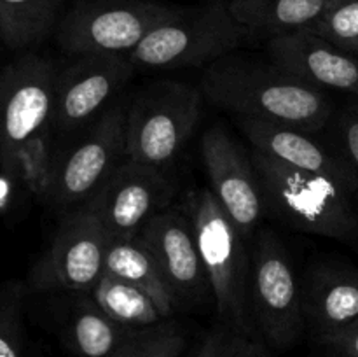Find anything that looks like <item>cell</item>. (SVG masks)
<instances>
[{
	"label": "cell",
	"instance_id": "obj_5",
	"mask_svg": "<svg viewBox=\"0 0 358 357\" xmlns=\"http://www.w3.org/2000/svg\"><path fill=\"white\" fill-rule=\"evenodd\" d=\"M248 30L231 14L227 2L213 0L180 9L157 24L128 55L136 70H178L212 65L229 56Z\"/></svg>",
	"mask_w": 358,
	"mask_h": 357
},
{
	"label": "cell",
	"instance_id": "obj_11",
	"mask_svg": "<svg viewBox=\"0 0 358 357\" xmlns=\"http://www.w3.org/2000/svg\"><path fill=\"white\" fill-rule=\"evenodd\" d=\"M173 196L175 186L166 170L126 158L86 205L110 240H129L154 216L170 209Z\"/></svg>",
	"mask_w": 358,
	"mask_h": 357
},
{
	"label": "cell",
	"instance_id": "obj_8",
	"mask_svg": "<svg viewBox=\"0 0 358 357\" xmlns=\"http://www.w3.org/2000/svg\"><path fill=\"white\" fill-rule=\"evenodd\" d=\"M126 111L128 105L114 102L70 149L52 158L41 196L49 206L69 212L84 205L126 160Z\"/></svg>",
	"mask_w": 358,
	"mask_h": 357
},
{
	"label": "cell",
	"instance_id": "obj_25",
	"mask_svg": "<svg viewBox=\"0 0 358 357\" xmlns=\"http://www.w3.org/2000/svg\"><path fill=\"white\" fill-rule=\"evenodd\" d=\"M310 30L358 55V0H329L320 20Z\"/></svg>",
	"mask_w": 358,
	"mask_h": 357
},
{
	"label": "cell",
	"instance_id": "obj_6",
	"mask_svg": "<svg viewBox=\"0 0 358 357\" xmlns=\"http://www.w3.org/2000/svg\"><path fill=\"white\" fill-rule=\"evenodd\" d=\"M248 307L255 336L269 349H292L306 331L294 261L271 230H259L250 244Z\"/></svg>",
	"mask_w": 358,
	"mask_h": 357
},
{
	"label": "cell",
	"instance_id": "obj_13",
	"mask_svg": "<svg viewBox=\"0 0 358 357\" xmlns=\"http://www.w3.org/2000/svg\"><path fill=\"white\" fill-rule=\"evenodd\" d=\"M128 56L84 55L59 70L52 132L70 135L96 121L135 74Z\"/></svg>",
	"mask_w": 358,
	"mask_h": 357
},
{
	"label": "cell",
	"instance_id": "obj_23",
	"mask_svg": "<svg viewBox=\"0 0 358 357\" xmlns=\"http://www.w3.org/2000/svg\"><path fill=\"white\" fill-rule=\"evenodd\" d=\"M185 345L187 336L182 326L166 318L156 326L138 329L108 357H180Z\"/></svg>",
	"mask_w": 358,
	"mask_h": 357
},
{
	"label": "cell",
	"instance_id": "obj_21",
	"mask_svg": "<svg viewBox=\"0 0 358 357\" xmlns=\"http://www.w3.org/2000/svg\"><path fill=\"white\" fill-rule=\"evenodd\" d=\"M63 0H0V37L13 51L41 44L55 28Z\"/></svg>",
	"mask_w": 358,
	"mask_h": 357
},
{
	"label": "cell",
	"instance_id": "obj_16",
	"mask_svg": "<svg viewBox=\"0 0 358 357\" xmlns=\"http://www.w3.org/2000/svg\"><path fill=\"white\" fill-rule=\"evenodd\" d=\"M271 63L310 86L358 94V58L310 28L276 35L269 41Z\"/></svg>",
	"mask_w": 358,
	"mask_h": 357
},
{
	"label": "cell",
	"instance_id": "obj_22",
	"mask_svg": "<svg viewBox=\"0 0 358 357\" xmlns=\"http://www.w3.org/2000/svg\"><path fill=\"white\" fill-rule=\"evenodd\" d=\"M90 294L108 317L129 329L150 328L166 321L149 294L105 273Z\"/></svg>",
	"mask_w": 358,
	"mask_h": 357
},
{
	"label": "cell",
	"instance_id": "obj_26",
	"mask_svg": "<svg viewBox=\"0 0 358 357\" xmlns=\"http://www.w3.org/2000/svg\"><path fill=\"white\" fill-rule=\"evenodd\" d=\"M336 132V149L345 156L358 175V104L348 105L332 121Z\"/></svg>",
	"mask_w": 358,
	"mask_h": 357
},
{
	"label": "cell",
	"instance_id": "obj_4",
	"mask_svg": "<svg viewBox=\"0 0 358 357\" xmlns=\"http://www.w3.org/2000/svg\"><path fill=\"white\" fill-rule=\"evenodd\" d=\"M268 216L315 237L352 241L358 237L355 195L318 175L278 163L250 149Z\"/></svg>",
	"mask_w": 358,
	"mask_h": 357
},
{
	"label": "cell",
	"instance_id": "obj_3",
	"mask_svg": "<svg viewBox=\"0 0 358 357\" xmlns=\"http://www.w3.org/2000/svg\"><path fill=\"white\" fill-rule=\"evenodd\" d=\"M182 210L192 223L220 322L231 331L257 338L248 307L250 241L208 188L189 192Z\"/></svg>",
	"mask_w": 358,
	"mask_h": 357
},
{
	"label": "cell",
	"instance_id": "obj_31",
	"mask_svg": "<svg viewBox=\"0 0 358 357\" xmlns=\"http://www.w3.org/2000/svg\"><path fill=\"white\" fill-rule=\"evenodd\" d=\"M0 44H2V37H0Z\"/></svg>",
	"mask_w": 358,
	"mask_h": 357
},
{
	"label": "cell",
	"instance_id": "obj_14",
	"mask_svg": "<svg viewBox=\"0 0 358 357\" xmlns=\"http://www.w3.org/2000/svg\"><path fill=\"white\" fill-rule=\"evenodd\" d=\"M236 122L252 149L287 167L327 178L357 195V172L336 146H327L315 133L259 119L236 118Z\"/></svg>",
	"mask_w": 358,
	"mask_h": 357
},
{
	"label": "cell",
	"instance_id": "obj_18",
	"mask_svg": "<svg viewBox=\"0 0 358 357\" xmlns=\"http://www.w3.org/2000/svg\"><path fill=\"white\" fill-rule=\"evenodd\" d=\"M73 296L62 326V338L73 356L108 357L138 331L108 317L90 293H73Z\"/></svg>",
	"mask_w": 358,
	"mask_h": 357
},
{
	"label": "cell",
	"instance_id": "obj_19",
	"mask_svg": "<svg viewBox=\"0 0 358 357\" xmlns=\"http://www.w3.org/2000/svg\"><path fill=\"white\" fill-rule=\"evenodd\" d=\"M103 273L142 289L152 298L164 318H171L177 307L173 293L156 258L140 240V237L129 240H112L105 255Z\"/></svg>",
	"mask_w": 358,
	"mask_h": 357
},
{
	"label": "cell",
	"instance_id": "obj_12",
	"mask_svg": "<svg viewBox=\"0 0 358 357\" xmlns=\"http://www.w3.org/2000/svg\"><path fill=\"white\" fill-rule=\"evenodd\" d=\"M201 158L208 189L252 244L261 223L268 217V206L250 150L224 126L213 125L201 136Z\"/></svg>",
	"mask_w": 358,
	"mask_h": 357
},
{
	"label": "cell",
	"instance_id": "obj_29",
	"mask_svg": "<svg viewBox=\"0 0 358 357\" xmlns=\"http://www.w3.org/2000/svg\"><path fill=\"white\" fill-rule=\"evenodd\" d=\"M229 331L231 329L224 326L222 322L213 329H210L191 357H224V349H226Z\"/></svg>",
	"mask_w": 358,
	"mask_h": 357
},
{
	"label": "cell",
	"instance_id": "obj_10",
	"mask_svg": "<svg viewBox=\"0 0 358 357\" xmlns=\"http://www.w3.org/2000/svg\"><path fill=\"white\" fill-rule=\"evenodd\" d=\"M110 237L84 205L69 210L28 275V293H91L103 275Z\"/></svg>",
	"mask_w": 358,
	"mask_h": 357
},
{
	"label": "cell",
	"instance_id": "obj_2",
	"mask_svg": "<svg viewBox=\"0 0 358 357\" xmlns=\"http://www.w3.org/2000/svg\"><path fill=\"white\" fill-rule=\"evenodd\" d=\"M206 100L234 118L287 125L318 133L331 125L334 104L327 93L285 72L275 63L224 56L201 77Z\"/></svg>",
	"mask_w": 358,
	"mask_h": 357
},
{
	"label": "cell",
	"instance_id": "obj_24",
	"mask_svg": "<svg viewBox=\"0 0 358 357\" xmlns=\"http://www.w3.org/2000/svg\"><path fill=\"white\" fill-rule=\"evenodd\" d=\"M28 289L23 282L0 284V357H23V310Z\"/></svg>",
	"mask_w": 358,
	"mask_h": 357
},
{
	"label": "cell",
	"instance_id": "obj_7",
	"mask_svg": "<svg viewBox=\"0 0 358 357\" xmlns=\"http://www.w3.org/2000/svg\"><path fill=\"white\" fill-rule=\"evenodd\" d=\"M201 118V93L180 80L145 88L126 111V158L166 170L187 147Z\"/></svg>",
	"mask_w": 358,
	"mask_h": 357
},
{
	"label": "cell",
	"instance_id": "obj_27",
	"mask_svg": "<svg viewBox=\"0 0 358 357\" xmlns=\"http://www.w3.org/2000/svg\"><path fill=\"white\" fill-rule=\"evenodd\" d=\"M224 357H273V354L269 346L259 338L229 331Z\"/></svg>",
	"mask_w": 358,
	"mask_h": 357
},
{
	"label": "cell",
	"instance_id": "obj_17",
	"mask_svg": "<svg viewBox=\"0 0 358 357\" xmlns=\"http://www.w3.org/2000/svg\"><path fill=\"white\" fill-rule=\"evenodd\" d=\"M301 290L306 329L317 342L358 321V268L318 261L308 270Z\"/></svg>",
	"mask_w": 358,
	"mask_h": 357
},
{
	"label": "cell",
	"instance_id": "obj_28",
	"mask_svg": "<svg viewBox=\"0 0 358 357\" xmlns=\"http://www.w3.org/2000/svg\"><path fill=\"white\" fill-rule=\"evenodd\" d=\"M318 343L334 357H358V321Z\"/></svg>",
	"mask_w": 358,
	"mask_h": 357
},
{
	"label": "cell",
	"instance_id": "obj_1",
	"mask_svg": "<svg viewBox=\"0 0 358 357\" xmlns=\"http://www.w3.org/2000/svg\"><path fill=\"white\" fill-rule=\"evenodd\" d=\"M59 70L27 51L0 69V170L42 196L52 163L51 135Z\"/></svg>",
	"mask_w": 358,
	"mask_h": 357
},
{
	"label": "cell",
	"instance_id": "obj_15",
	"mask_svg": "<svg viewBox=\"0 0 358 357\" xmlns=\"http://www.w3.org/2000/svg\"><path fill=\"white\" fill-rule=\"evenodd\" d=\"M138 237L156 258L175 303H196L212 294L192 223L184 210H163L143 226Z\"/></svg>",
	"mask_w": 358,
	"mask_h": 357
},
{
	"label": "cell",
	"instance_id": "obj_9",
	"mask_svg": "<svg viewBox=\"0 0 358 357\" xmlns=\"http://www.w3.org/2000/svg\"><path fill=\"white\" fill-rule=\"evenodd\" d=\"M178 9L154 0L80 2L59 21L58 42L72 56H128L152 28Z\"/></svg>",
	"mask_w": 358,
	"mask_h": 357
},
{
	"label": "cell",
	"instance_id": "obj_20",
	"mask_svg": "<svg viewBox=\"0 0 358 357\" xmlns=\"http://www.w3.org/2000/svg\"><path fill=\"white\" fill-rule=\"evenodd\" d=\"M329 0H227L234 20L248 31L276 35L311 28Z\"/></svg>",
	"mask_w": 358,
	"mask_h": 357
},
{
	"label": "cell",
	"instance_id": "obj_30",
	"mask_svg": "<svg viewBox=\"0 0 358 357\" xmlns=\"http://www.w3.org/2000/svg\"><path fill=\"white\" fill-rule=\"evenodd\" d=\"M355 206H357V214H358V191H357V195H355Z\"/></svg>",
	"mask_w": 358,
	"mask_h": 357
}]
</instances>
